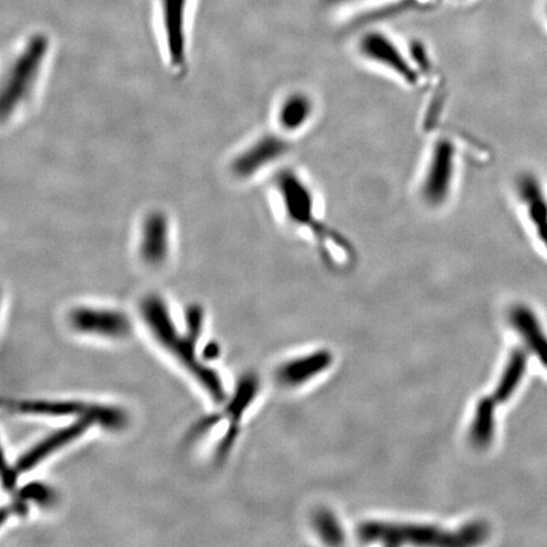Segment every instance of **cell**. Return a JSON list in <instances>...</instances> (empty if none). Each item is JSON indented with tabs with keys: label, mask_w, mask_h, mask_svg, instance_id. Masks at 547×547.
Here are the masks:
<instances>
[{
	"label": "cell",
	"mask_w": 547,
	"mask_h": 547,
	"mask_svg": "<svg viewBox=\"0 0 547 547\" xmlns=\"http://www.w3.org/2000/svg\"><path fill=\"white\" fill-rule=\"evenodd\" d=\"M141 316L147 330L166 353L192 374L214 402L223 403L227 399L225 384L220 374L208 366L198 355V342L204 326V312L201 307L192 306L185 317V331L179 330L171 317L168 304L159 296H149L141 303Z\"/></svg>",
	"instance_id": "cell-1"
},
{
	"label": "cell",
	"mask_w": 547,
	"mask_h": 547,
	"mask_svg": "<svg viewBox=\"0 0 547 547\" xmlns=\"http://www.w3.org/2000/svg\"><path fill=\"white\" fill-rule=\"evenodd\" d=\"M358 534L361 541L387 545L466 546L487 539L488 529L483 523H474L458 532H445L432 526L366 522L360 526Z\"/></svg>",
	"instance_id": "cell-2"
},
{
	"label": "cell",
	"mask_w": 547,
	"mask_h": 547,
	"mask_svg": "<svg viewBox=\"0 0 547 547\" xmlns=\"http://www.w3.org/2000/svg\"><path fill=\"white\" fill-rule=\"evenodd\" d=\"M50 38L45 33H33L18 50L9 66L8 75L2 88V116L11 117L37 84L41 70L50 52Z\"/></svg>",
	"instance_id": "cell-3"
},
{
	"label": "cell",
	"mask_w": 547,
	"mask_h": 547,
	"mask_svg": "<svg viewBox=\"0 0 547 547\" xmlns=\"http://www.w3.org/2000/svg\"><path fill=\"white\" fill-rule=\"evenodd\" d=\"M9 409L18 415L37 417H90L98 427L108 431H121L128 423V415L122 408L109 404L65 401V399H23L9 403Z\"/></svg>",
	"instance_id": "cell-4"
},
{
	"label": "cell",
	"mask_w": 547,
	"mask_h": 547,
	"mask_svg": "<svg viewBox=\"0 0 547 547\" xmlns=\"http://www.w3.org/2000/svg\"><path fill=\"white\" fill-rule=\"evenodd\" d=\"M277 189L282 201L285 216L293 225L306 227L316 235L318 241H325V246L335 236L318 220L315 198L312 190L296 171L285 170L277 178Z\"/></svg>",
	"instance_id": "cell-5"
},
{
	"label": "cell",
	"mask_w": 547,
	"mask_h": 547,
	"mask_svg": "<svg viewBox=\"0 0 547 547\" xmlns=\"http://www.w3.org/2000/svg\"><path fill=\"white\" fill-rule=\"evenodd\" d=\"M161 41L170 64L183 68L187 63L189 19L195 0H152Z\"/></svg>",
	"instance_id": "cell-6"
},
{
	"label": "cell",
	"mask_w": 547,
	"mask_h": 547,
	"mask_svg": "<svg viewBox=\"0 0 547 547\" xmlns=\"http://www.w3.org/2000/svg\"><path fill=\"white\" fill-rule=\"evenodd\" d=\"M456 158L458 152L449 139H441L432 147L420 188L428 207L440 208L449 201L456 178Z\"/></svg>",
	"instance_id": "cell-7"
},
{
	"label": "cell",
	"mask_w": 547,
	"mask_h": 547,
	"mask_svg": "<svg viewBox=\"0 0 547 547\" xmlns=\"http://www.w3.org/2000/svg\"><path fill=\"white\" fill-rule=\"evenodd\" d=\"M98 426L97 421L94 418L83 417L74 420L70 426L61 428V430L54 432V434L45 437L35 446L27 450L25 454L17 460V463L12 466L11 475H4V487H8L16 483L17 475L31 472V470L37 468L38 465L44 463L47 458H50L52 454L57 453L60 449H63L66 445L71 444L87 434L90 428Z\"/></svg>",
	"instance_id": "cell-8"
},
{
	"label": "cell",
	"mask_w": 547,
	"mask_h": 547,
	"mask_svg": "<svg viewBox=\"0 0 547 547\" xmlns=\"http://www.w3.org/2000/svg\"><path fill=\"white\" fill-rule=\"evenodd\" d=\"M69 326L78 334L106 340H125L132 323L125 313L112 308L76 307L69 313Z\"/></svg>",
	"instance_id": "cell-9"
},
{
	"label": "cell",
	"mask_w": 547,
	"mask_h": 547,
	"mask_svg": "<svg viewBox=\"0 0 547 547\" xmlns=\"http://www.w3.org/2000/svg\"><path fill=\"white\" fill-rule=\"evenodd\" d=\"M259 382L256 379L255 375H246L245 378L241 379V382L237 384L235 394L230 399H226L223 402V408L221 412H218L217 415L213 417H207L206 420H202L194 427L193 436L202 434V432L207 431L208 428H211L213 423H216L221 420H227L230 422L228 426V431L225 439L221 442V445L218 446V451H220V458H223L222 455H226L228 451L231 450L233 442H235L237 436V428H239V423L244 417L245 412L249 409L250 404L254 401L256 394H258ZM192 436V437H193Z\"/></svg>",
	"instance_id": "cell-10"
},
{
	"label": "cell",
	"mask_w": 547,
	"mask_h": 547,
	"mask_svg": "<svg viewBox=\"0 0 547 547\" xmlns=\"http://www.w3.org/2000/svg\"><path fill=\"white\" fill-rule=\"evenodd\" d=\"M361 55L373 61L389 71L390 74L398 76L403 83L417 85L418 73L388 37L380 33H371L365 36L360 42Z\"/></svg>",
	"instance_id": "cell-11"
},
{
	"label": "cell",
	"mask_w": 547,
	"mask_h": 547,
	"mask_svg": "<svg viewBox=\"0 0 547 547\" xmlns=\"http://www.w3.org/2000/svg\"><path fill=\"white\" fill-rule=\"evenodd\" d=\"M287 150L285 141L278 137H263L237 156L232 165L233 173L240 178H250L282 158Z\"/></svg>",
	"instance_id": "cell-12"
},
{
	"label": "cell",
	"mask_w": 547,
	"mask_h": 547,
	"mask_svg": "<svg viewBox=\"0 0 547 547\" xmlns=\"http://www.w3.org/2000/svg\"><path fill=\"white\" fill-rule=\"evenodd\" d=\"M170 251V225L163 213H152L142 226L140 255L146 264L161 265Z\"/></svg>",
	"instance_id": "cell-13"
},
{
	"label": "cell",
	"mask_w": 547,
	"mask_h": 547,
	"mask_svg": "<svg viewBox=\"0 0 547 547\" xmlns=\"http://www.w3.org/2000/svg\"><path fill=\"white\" fill-rule=\"evenodd\" d=\"M517 192L537 236L547 249V199L539 179L532 174H522L517 180Z\"/></svg>",
	"instance_id": "cell-14"
},
{
	"label": "cell",
	"mask_w": 547,
	"mask_h": 547,
	"mask_svg": "<svg viewBox=\"0 0 547 547\" xmlns=\"http://www.w3.org/2000/svg\"><path fill=\"white\" fill-rule=\"evenodd\" d=\"M331 364L332 355L328 351H318L303 358L290 360L287 364L280 366L277 379L280 384L287 387H297L330 368Z\"/></svg>",
	"instance_id": "cell-15"
},
{
	"label": "cell",
	"mask_w": 547,
	"mask_h": 547,
	"mask_svg": "<svg viewBox=\"0 0 547 547\" xmlns=\"http://www.w3.org/2000/svg\"><path fill=\"white\" fill-rule=\"evenodd\" d=\"M511 321L523 341L547 369V336L535 313L529 307L517 306L512 309Z\"/></svg>",
	"instance_id": "cell-16"
},
{
	"label": "cell",
	"mask_w": 547,
	"mask_h": 547,
	"mask_svg": "<svg viewBox=\"0 0 547 547\" xmlns=\"http://www.w3.org/2000/svg\"><path fill=\"white\" fill-rule=\"evenodd\" d=\"M315 114V103L306 93H293L279 108L278 121L285 132H297L308 125Z\"/></svg>",
	"instance_id": "cell-17"
},
{
	"label": "cell",
	"mask_w": 547,
	"mask_h": 547,
	"mask_svg": "<svg viewBox=\"0 0 547 547\" xmlns=\"http://www.w3.org/2000/svg\"><path fill=\"white\" fill-rule=\"evenodd\" d=\"M527 356L526 351L522 349H516L510 356V360L504 369L502 378L499 380L498 388L494 393V399L497 402H506L515 393L518 385L522 382L523 375L527 369Z\"/></svg>",
	"instance_id": "cell-18"
},
{
	"label": "cell",
	"mask_w": 547,
	"mask_h": 547,
	"mask_svg": "<svg viewBox=\"0 0 547 547\" xmlns=\"http://www.w3.org/2000/svg\"><path fill=\"white\" fill-rule=\"evenodd\" d=\"M494 411L496 399L485 397L478 403L470 430L473 444L478 447H487L494 437Z\"/></svg>",
	"instance_id": "cell-19"
},
{
	"label": "cell",
	"mask_w": 547,
	"mask_h": 547,
	"mask_svg": "<svg viewBox=\"0 0 547 547\" xmlns=\"http://www.w3.org/2000/svg\"><path fill=\"white\" fill-rule=\"evenodd\" d=\"M316 530L327 544L339 545L344 542V534H342L341 527L330 512L321 511L317 513Z\"/></svg>",
	"instance_id": "cell-20"
},
{
	"label": "cell",
	"mask_w": 547,
	"mask_h": 547,
	"mask_svg": "<svg viewBox=\"0 0 547 547\" xmlns=\"http://www.w3.org/2000/svg\"><path fill=\"white\" fill-rule=\"evenodd\" d=\"M19 501H31L41 506L50 504L55 499L54 491L42 483H32L23 487L18 494Z\"/></svg>",
	"instance_id": "cell-21"
}]
</instances>
